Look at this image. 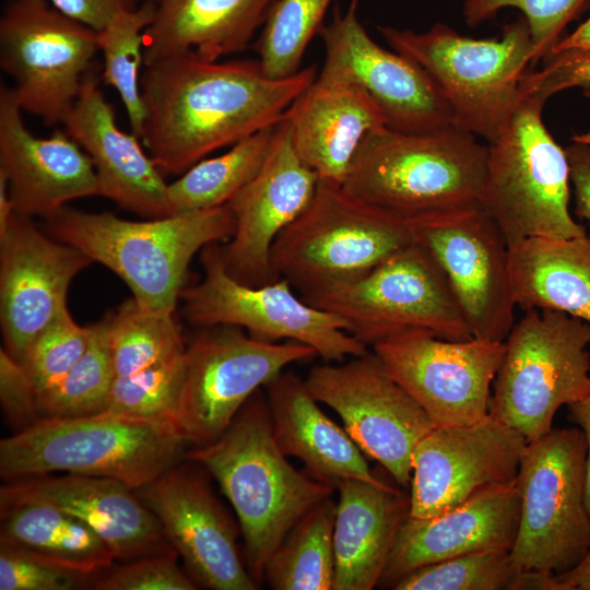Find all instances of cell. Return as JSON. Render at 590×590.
I'll return each mask as SVG.
<instances>
[{
    "label": "cell",
    "instance_id": "1",
    "mask_svg": "<svg viewBox=\"0 0 590 590\" xmlns=\"http://www.w3.org/2000/svg\"><path fill=\"white\" fill-rule=\"evenodd\" d=\"M141 137L163 175L278 125L316 80V68L272 79L257 60L208 61L192 52L143 66Z\"/></svg>",
    "mask_w": 590,
    "mask_h": 590
},
{
    "label": "cell",
    "instance_id": "2",
    "mask_svg": "<svg viewBox=\"0 0 590 590\" xmlns=\"http://www.w3.org/2000/svg\"><path fill=\"white\" fill-rule=\"evenodd\" d=\"M488 144L450 123L421 132L380 127L359 144L345 192L414 228L481 205Z\"/></svg>",
    "mask_w": 590,
    "mask_h": 590
},
{
    "label": "cell",
    "instance_id": "3",
    "mask_svg": "<svg viewBox=\"0 0 590 590\" xmlns=\"http://www.w3.org/2000/svg\"><path fill=\"white\" fill-rule=\"evenodd\" d=\"M185 459L202 465L233 506L245 563L258 585L269 556L291 528L333 492V484L299 472L286 460L259 390L219 438L189 448Z\"/></svg>",
    "mask_w": 590,
    "mask_h": 590
},
{
    "label": "cell",
    "instance_id": "4",
    "mask_svg": "<svg viewBox=\"0 0 590 590\" xmlns=\"http://www.w3.org/2000/svg\"><path fill=\"white\" fill-rule=\"evenodd\" d=\"M46 221L51 236L118 275L139 305L172 314L194 255L235 231L227 205L144 221L66 205Z\"/></svg>",
    "mask_w": 590,
    "mask_h": 590
},
{
    "label": "cell",
    "instance_id": "5",
    "mask_svg": "<svg viewBox=\"0 0 590 590\" xmlns=\"http://www.w3.org/2000/svg\"><path fill=\"white\" fill-rule=\"evenodd\" d=\"M190 448L174 424L103 411L71 417H40L0 441L3 481L72 473L109 477L133 489L185 460Z\"/></svg>",
    "mask_w": 590,
    "mask_h": 590
},
{
    "label": "cell",
    "instance_id": "6",
    "mask_svg": "<svg viewBox=\"0 0 590 590\" xmlns=\"http://www.w3.org/2000/svg\"><path fill=\"white\" fill-rule=\"evenodd\" d=\"M387 44L420 66L451 108L453 123L485 139L500 133L524 97L523 82L535 66L527 21L506 24L499 38L475 39L444 23L425 32L379 27Z\"/></svg>",
    "mask_w": 590,
    "mask_h": 590
},
{
    "label": "cell",
    "instance_id": "7",
    "mask_svg": "<svg viewBox=\"0 0 590 590\" xmlns=\"http://www.w3.org/2000/svg\"><path fill=\"white\" fill-rule=\"evenodd\" d=\"M543 105L524 96L488 143L481 205L509 246L532 237L587 235L569 212L570 166L543 122Z\"/></svg>",
    "mask_w": 590,
    "mask_h": 590
},
{
    "label": "cell",
    "instance_id": "8",
    "mask_svg": "<svg viewBox=\"0 0 590 590\" xmlns=\"http://www.w3.org/2000/svg\"><path fill=\"white\" fill-rule=\"evenodd\" d=\"M414 239L409 226L319 179L308 205L274 241L271 262L304 295L357 280Z\"/></svg>",
    "mask_w": 590,
    "mask_h": 590
},
{
    "label": "cell",
    "instance_id": "9",
    "mask_svg": "<svg viewBox=\"0 0 590 590\" xmlns=\"http://www.w3.org/2000/svg\"><path fill=\"white\" fill-rule=\"evenodd\" d=\"M489 415L532 441L563 405L590 392V326L554 310L529 309L504 341Z\"/></svg>",
    "mask_w": 590,
    "mask_h": 590
},
{
    "label": "cell",
    "instance_id": "10",
    "mask_svg": "<svg viewBox=\"0 0 590 590\" xmlns=\"http://www.w3.org/2000/svg\"><path fill=\"white\" fill-rule=\"evenodd\" d=\"M300 296L339 317L366 346L408 331L473 338L444 271L416 238L357 280Z\"/></svg>",
    "mask_w": 590,
    "mask_h": 590
},
{
    "label": "cell",
    "instance_id": "11",
    "mask_svg": "<svg viewBox=\"0 0 590 590\" xmlns=\"http://www.w3.org/2000/svg\"><path fill=\"white\" fill-rule=\"evenodd\" d=\"M586 473L579 427L552 428L528 442L516 477L521 509L510 555L518 566L559 575L583 558L590 547Z\"/></svg>",
    "mask_w": 590,
    "mask_h": 590
},
{
    "label": "cell",
    "instance_id": "12",
    "mask_svg": "<svg viewBox=\"0 0 590 590\" xmlns=\"http://www.w3.org/2000/svg\"><path fill=\"white\" fill-rule=\"evenodd\" d=\"M317 356L295 341L270 342L233 326L201 328L185 347L172 423L191 447L219 438L259 390L293 363Z\"/></svg>",
    "mask_w": 590,
    "mask_h": 590
},
{
    "label": "cell",
    "instance_id": "13",
    "mask_svg": "<svg viewBox=\"0 0 590 590\" xmlns=\"http://www.w3.org/2000/svg\"><path fill=\"white\" fill-rule=\"evenodd\" d=\"M203 276L180 294L182 314L191 324L233 326L270 342L295 341L314 349L326 362L367 353L335 315L307 303L284 278L264 285H248L226 270L219 243L200 256Z\"/></svg>",
    "mask_w": 590,
    "mask_h": 590
},
{
    "label": "cell",
    "instance_id": "14",
    "mask_svg": "<svg viewBox=\"0 0 590 590\" xmlns=\"http://www.w3.org/2000/svg\"><path fill=\"white\" fill-rule=\"evenodd\" d=\"M98 51L97 31L48 0H9L0 16V68L24 113L62 125Z\"/></svg>",
    "mask_w": 590,
    "mask_h": 590
},
{
    "label": "cell",
    "instance_id": "15",
    "mask_svg": "<svg viewBox=\"0 0 590 590\" xmlns=\"http://www.w3.org/2000/svg\"><path fill=\"white\" fill-rule=\"evenodd\" d=\"M305 382L318 402L339 414L363 452L377 460L399 485L410 484L413 451L435 426L374 352L314 366Z\"/></svg>",
    "mask_w": 590,
    "mask_h": 590
},
{
    "label": "cell",
    "instance_id": "16",
    "mask_svg": "<svg viewBox=\"0 0 590 590\" xmlns=\"http://www.w3.org/2000/svg\"><path fill=\"white\" fill-rule=\"evenodd\" d=\"M373 352L435 427L471 425L488 416L504 342L408 331L378 342Z\"/></svg>",
    "mask_w": 590,
    "mask_h": 590
},
{
    "label": "cell",
    "instance_id": "17",
    "mask_svg": "<svg viewBox=\"0 0 590 590\" xmlns=\"http://www.w3.org/2000/svg\"><path fill=\"white\" fill-rule=\"evenodd\" d=\"M204 472L202 465L185 459L135 491L197 586L255 590L259 585L239 554L237 528Z\"/></svg>",
    "mask_w": 590,
    "mask_h": 590
},
{
    "label": "cell",
    "instance_id": "18",
    "mask_svg": "<svg viewBox=\"0 0 590 590\" xmlns=\"http://www.w3.org/2000/svg\"><path fill=\"white\" fill-rule=\"evenodd\" d=\"M444 271L473 338L504 342L515 324L509 245L482 205L413 229Z\"/></svg>",
    "mask_w": 590,
    "mask_h": 590
},
{
    "label": "cell",
    "instance_id": "19",
    "mask_svg": "<svg viewBox=\"0 0 590 590\" xmlns=\"http://www.w3.org/2000/svg\"><path fill=\"white\" fill-rule=\"evenodd\" d=\"M319 35L324 61L318 76L362 87L381 109L388 128L421 132L453 123L450 106L415 62L378 45L356 15V3L334 11Z\"/></svg>",
    "mask_w": 590,
    "mask_h": 590
},
{
    "label": "cell",
    "instance_id": "20",
    "mask_svg": "<svg viewBox=\"0 0 590 590\" xmlns=\"http://www.w3.org/2000/svg\"><path fill=\"white\" fill-rule=\"evenodd\" d=\"M527 446L489 414L471 425L434 427L413 451L409 516H438L483 487L516 481Z\"/></svg>",
    "mask_w": 590,
    "mask_h": 590
},
{
    "label": "cell",
    "instance_id": "21",
    "mask_svg": "<svg viewBox=\"0 0 590 590\" xmlns=\"http://www.w3.org/2000/svg\"><path fill=\"white\" fill-rule=\"evenodd\" d=\"M93 261L14 213L0 233V324L3 349L20 361L35 337L68 308L73 279Z\"/></svg>",
    "mask_w": 590,
    "mask_h": 590
},
{
    "label": "cell",
    "instance_id": "22",
    "mask_svg": "<svg viewBox=\"0 0 590 590\" xmlns=\"http://www.w3.org/2000/svg\"><path fill=\"white\" fill-rule=\"evenodd\" d=\"M318 181L317 174L296 154L283 117L262 166L226 204L235 219V231L221 246V253L233 278L248 285L279 279L271 262L274 241L308 205Z\"/></svg>",
    "mask_w": 590,
    "mask_h": 590
},
{
    "label": "cell",
    "instance_id": "23",
    "mask_svg": "<svg viewBox=\"0 0 590 590\" xmlns=\"http://www.w3.org/2000/svg\"><path fill=\"white\" fill-rule=\"evenodd\" d=\"M26 503L47 504L80 519L122 563L172 548L137 491L114 479L47 473L4 481L0 508Z\"/></svg>",
    "mask_w": 590,
    "mask_h": 590
},
{
    "label": "cell",
    "instance_id": "24",
    "mask_svg": "<svg viewBox=\"0 0 590 590\" xmlns=\"http://www.w3.org/2000/svg\"><path fill=\"white\" fill-rule=\"evenodd\" d=\"M11 86L0 84V170L16 213L49 219L69 202L99 196L88 155L64 131L38 138L27 129Z\"/></svg>",
    "mask_w": 590,
    "mask_h": 590
},
{
    "label": "cell",
    "instance_id": "25",
    "mask_svg": "<svg viewBox=\"0 0 590 590\" xmlns=\"http://www.w3.org/2000/svg\"><path fill=\"white\" fill-rule=\"evenodd\" d=\"M521 497L516 481L483 487L461 505L429 518L408 516L379 586H392L432 563L482 551L510 552L518 533Z\"/></svg>",
    "mask_w": 590,
    "mask_h": 590
},
{
    "label": "cell",
    "instance_id": "26",
    "mask_svg": "<svg viewBox=\"0 0 590 590\" xmlns=\"http://www.w3.org/2000/svg\"><path fill=\"white\" fill-rule=\"evenodd\" d=\"M62 126L91 158L101 197L145 219L173 215L164 175L143 151L140 138L118 127L93 72L85 75Z\"/></svg>",
    "mask_w": 590,
    "mask_h": 590
},
{
    "label": "cell",
    "instance_id": "27",
    "mask_svg": "<svg viewBox=\"0 0 590 590\" xmlns=\"http://www.w3.org/2000/svg\"><path fill=\"white\" fill-rule=\"evenodd\" d=\"M294 150L319 179L342 185L357 149L387 126L374 99L358 85L318 76L284 116Z\"/></svg>",
    "mask_w": 590,
    "mask_h": 590
},
{
    "label": "cell",
    "instance_id": "28",
    "mask_svg": "<svg viewBox=\"0 0 590 590\" xmlns=\"http://www.w3.org/2000/svg\"><path fill=\"white\" fill-rule=\"evenodd\" d=\"M333 550V590H370L379 585L410 498L386 482L339 481Z\"/></svg>",
    "mask_w": 590,
    "mask_h": 590
},
{
    "label": "cell",
    "instance_id": "29",
    "mask_svg": "<svg viewBox=\"0 0 590 590\" xmlns=\"http://www.w3.org/2000/svg\"><path fill=\"white\" fill-rule=\"evenodd\" d=\"M266 388L273 435L285 456L299 459L309 474L331 484L345 479L384 482L347 432L320 410L305 380L282 371Z\"/></svg>",
    "mask_w": 590,
    "mask_h": 590
},
{
    "label": "cell",
    "instance_id": "30",
    "mask_svg": "<svg viewBox=\"0 0 590 590\" xmlns=\"http://www.w3.org/2000/svg\"><path fill=\"white\" fill-rule=\"evenodd\" d=\"M275 0H158L143 33L144 66L192 52L208 60L245 50Z\"/></svg>",
    "mask_w": 590,
    "mask_h": 590
},
{
    "label": "cell",
    "instance_id": "31",
    "mask_svg": "<svg viewBox=\"0 0 590 590\" xmlns=\"http://www.w3.org/2000/svg\"><path fill=\"white\" fill-rule=\"evenodd\" d=\"M516 305L560 311L590 326V237H532L509 246Z\"/></svg>",
    "mask_w": 590,
    "mask_h": 590
},
{
    "label": "cell",
    "instance_id": "32",
    "mask_svg": "<svg viewBox=\"0 0 590 590\" xmlns=\"http://www.w3.org/2000/svg\"><path fill=\"white\" fill-rule=\"evenodd\" d=\"M0 544L35 552L72 568L103 575L116 556L74 516L40 503L0 508Z\"/></svg>",
    "mask_w": 590,
    "mask_h": 590
},
{
    "label": "cell",
    "instance_id": "33",
    "mask_svg": "<svg viewBox=\"0 0 590 590\" xmlns=\"http://www.w3.org/2000/svg\"><path fill=\"white\" fill-rule=\"evenodd\" d=\"M335 510L337 505L328 497L291 528L264 566L263 579L272 589H333Z\"/></svg>",
    "mask_w": 590,
    "mask_h": 590
},
{
    "label": "cell",
    "instance_id": "34",
    "mask_svg": "<svg viewBox=\"0 0 590 590\" xmlns=\"http://www.w3.org/2000/svg\"><path fill=\"white\" fill-rule=\"evenodd\" d=\"M276 125L253 133L217 156L203 158L168 184L173 214L226 205L258 173Z\"/></svg>",
    "mask_w": 590,
    "mask_h": 590
},
{
    "label": "cell",
    "instance_id": "35",
    "mask_svg": "<svg viewBox=\"0 0 590 590\" xmlns=\"http://www.w3.org/2000/svg\"><path fill=\"white\" fill-rule=\"evenodd\" d=\"M155 13V2L114 15L97 32L98 50L104 58L103 80L119 94L131 132L141 137L144 109L141 95V67L144 66L143 33Z\"/></svg>",
    "mask_w": 590,
    "mask_h": 590
},
{
    "label": "cell",
    "instance_id": "36",
    "mask_svg": "<svg viewBox=\"0 0 590 590\" xmlns=\"http://www.w3.org/2000/svg\"><path fill=\"white\" fill-rule=\"evenodd\" d=\"M108 321L117 376L166 361L186 347L174 314L143 307L132 297L109 312Z\"/></svg>",
    "mask_w": 590,
    "mask_h": 590
},
{
    "label": "cell",
    "instance_id": "37",
    "mask_svg": "<svg viewBox=\"0 0 590 590\" xmlns=\"http://www.w3.org/2000/svg\"><path fill=\"white\" fill-rule=\"evenodd\" d=\"M108 314L90 327L85 352L64 378L38 397L40 417H71L103 412L116 378Z\"/></svg>",
    "mask_w": 590,
    "mask_h": 590
},
{
    "label": "cell",
    "instance_id": "38",
    "mask_svg": "<svg viewBox=\"0 0 590 590\" xmlns=\"http://www.w3.org/2000/svg\"><path fill=\"white\" fill-rule=\"evenodd\" d=\"M332 0H275L255 44L262 72L272 79L297 73L305 51L323 27Z\"/></svg>",
    "mask_w": 590,
    "mask_h": 590
},
{
    "label": "cell",
    "instance_id": "39",
    "mask_svg": "<svg viewBox=\"0 0 590 590\" xmlns=\"http://www.w3.org/2000/svg\"><path fill=\"white\" fill-rule=\"evenodd\" d=\"M521 567L508 551H482L422 566L393 586L396 590H511Z\"/></svg>",
    "mask_w": 590,
    "mask_h": 590
},
{
    "label": "cell",
    "instance_id": "40",
    "mask_svg": "<svg viewBox=\"0 0 590 590\" xmlns=\"http://www.w3.org/2000/svg\"><path fill=\"white\" fill-rule=\"evenodd\" d=\"M185 371V350L142 370L116 376L104 411L172 422Z\"/></svg>",
    "mask_w": 590,
    "mask_h": 590
},
{
    "label": "cell",
    "instance_id": "41",
    "mask_svg": "<svg viewBox=\"0 0 590 590\" xmlns=\"http://www.w3.org/2000/svg\"><path fill=\"white\" fill-rule=\"evenodd\" d=\"M88 339L90 327L80 326L68 308L35 337L19 363L38 397L64 378L85 352Z\"/></svg>",
    "mask_w": 590,
    "mask_h": 590
},
{
    "label": "cell",
    "instance_id": "42",
    "mask_svg": "<svg viewBox=\"0 0 590 590\" xmlns=\"http://www.w3.org/2000/svg\"><path fill=\"white\" fill-rule=\"evenodd\" d=\"M590 0H464L462 15L469 26H479L504 8L520 10L530 30L535 63L545 59L562 39L565 27Z\"/></svg>",
    "mask_w": 590,
    "mask_h": 590
},
{
    "label": "cell",
    "instance_id": "43",
    "mask_svg": "<svg viewBox=\"0 0 590 590\" xmlns=\"http://www.w3.org/2000/svg\"><path fill=\"white\" fill-rule=\"evenodd\" d=\"M101 576L32 551L0 544V590L94 589Z\"/></svg>",
    "mask_w": 590,
    "mask_h": 590
},
{
    "label": "cell",
    "instance_id": "44",
    "mask_svg": "<svg viewBox=\"0 0 590 590\" xmlns=\"http://www.w3.org/2000/svg\"><path fill=\"white\" fill-rule=\"evenodd\" d=\"M178 554L169 550L109 568L94 590H194L196 582L178 565Z\"/></svg>",
    "mask_w": 590,
    "mask_h": 590
},
{
    "label": "cell",
    "instance_id": "45",
    "mask_svg": "<svg viewBox=\"0 0 590 590\" xmlns=\"http://www.w3.org/2000/svg\"><path fill=\"white\" fill-rule=\"evenodd\" d=\"M579 87L590 96V55L579 51L553 52L544 59L540 71L531 69L523 82L526 96L545 103L554 94Z\"/></svg>",
    "mask_w": 590,
    "mask_h": 590
},
{
    "label": "cell",
    "instance_id": "46",
    "mask_svg": "<svg viewBox=\"0 0 590 590\" xmlns=\"http://www.w3.org/2000/svg\"><path fill=\"white\" fill-rule=\"evenodd\" d=\"M0 402L14 433L40 418L37 392L22 368L3 347L0 350Z\"/></svg>",
    "mask_w": 590,
    "mask_h": 590
},
{
    "label": "cell",
    "instance_id": "47",
    "mask_svg": "<svg viewBox=\"0 0 590 590\" xmlns=\"http://www.w3.org/2000/svg\"><path fill=\"white\" fill-rule=\"evenodd\" d=\"M54 7L76 21L101 31L117 13L158 0H48Z\"/></svg>",
    "mask_w": 590,
    "mask_h": 590
},
{
    "label": "cell",
    "instance_id": "48",
    "mask_svg": "<svg viewBox=\"0 0 590 590\" xmlns=\"http://www.w3.org/2000/svg\"><path fill=\"white\" fill-rule=\"evenodd\" d=\"M565 151L570 166L575 213L590 222V145L573 141Z\"/></svg>",
    "mask_w": 590,
    "mask_h": 590
},
{
    "label": "cell",
    "instance_id": "49",
    "mask_svg": "<svg viewBox=\"0 0 590 590\" xmlns=\"http://www.w3.org/2000/svg\"><path fill=\"white\" fill-rule=\"evenodd\" d=\"M567 406L569 421L575 423L582 430L587 444L585 502L590 514V392L582 399L570 403Z\"/></svg>",
    "mask_w": 590,
    "mask_h": 590
},
{
    "label": "cell",
    "instance_id": "50",
    "mask_svg": "<svg viewBox=\"0 0 590 590\" xmlns=\"http://www.w3.org/2000/svg\"><path fill=\"white\" fill-rule=\"evenodd\" d=\"M511 590H565L556 574L542 569H524L518 573Z\"/></svg>",
    "mask_w": 590,
    "mask_h": 590
},
{
    "label": "cell",
    "instance_id": "51",
    "mask_svg": "<svg viewBox=\"0 0 590 590\" xmlns=\"http://www.w3.org/2000/svg\"><path fill=\"white\" fill-rule=\"evenodd\" d=\"M556 578L565 590H590V547L575 567L556 575Z\"/></svg>",
    "mask_w": 590,
    "mask_h": 590
},
{
    "label": "cell",
    "instance_id": "52",
    "mask_svg": "<svg viewBox=\"0 0 590 590\" xmlns=\"http://www.w3.org/2000/svg\"><path fill=\"white\" fill-rule=\"evenodd\" d=\"M560 51H579L590 55V16L573 33L562 38L551 54Z\"/></svg>",
    "mask_w": 590,
    "mask_h": 590
},
{
    "label": "cell",
    "instance_id": "53",
    "mask_svg": "<svg viewBox=\"0 0 590 590\" xmlns=\"http://www.w3.org/2000/svg\"><path fill=\"white\" fill-rule=\"evenodd\" d=\"M15 211L11 201L8 179L5 175L0 170V233H2Z\"/></svg>",
    "mask_w": 590,
    "mask_h": 590
},
{
    "label": "cell",
    "instance_id": "54",
    "mask_svg": "<svg viewBox=\"0 0 590 590\" xmlns=\"http://www.w3.org/2000/svg\"><path fill=\"white\" fill-rule=\"evenodd\" d=\"M571 141L590 145V132L573 135Z\"/></svg>",
    "mask_w": 590,
    "mask_h": 590
},
{
    "label": "cell",
    "instance_id": "55",
    "mask_svg": "<svg viewBox=\"0 0 590 590\" xmlns=\"http://www.w3.org/2000/svg\"><path fill=\"white\" fill-rule=\"evenodd\" d=\"M357 0H352V3H356Z\"/></svg>",
    "mask_w": 590,
    "mask_h": 590
}]
</instances>
